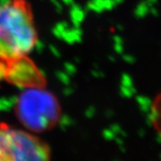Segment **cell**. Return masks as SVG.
Segmentation results:
<instances>
[{"label":"cell","mask_w":161,"mask_h":161,"mask_svg":"<svg viewBox=\"0 0 161 161\" xmlns=\"http://www.w3.org/2000/svg\"><path fill=\"white\" fill-rule=\"evenodd\" d=\"M38 41V31L27 0L0 4V63L25 57Z\"/></svg>","instance_id":"1"},{"label":"cell","mask_w":161,"mask_h":161,"mask_svg":"<svg viewBox=\"0 0 161 161\" xmlns=\"http://www.w3.org/2000/svg\"><path fill=\"white\" fill-rule=\"evenodd\" d=\"M15 113L23 126L31 132L51 129L60 118V107L51 93L41 87L28 88L18 98Z\"/></svg>","instance_id":"2"},{"label":"cell","mask_w":161,"mask_h":161,"mask_svg":"<svg viewBox=\"0 0 161 161\" xmlns=\"http://www.w3.org/2000/svg\"><path fill=\"white\" fill-rule=\"evenodd\" d=\"M0 161H51V150L34 132L2 124Z\"/></svg>","instance_id":"3"},{"label":"cell","mask_w":161,"mask_h":161,"mask_svg":"<svg viewBox=\"0 0 161 161\" xmlns=\"http://www.w3.org/2000/svg\"><path fill=\"white\" fill-rule=\"evenodd\" d=\"M4 79L26 89L42 87L44 82L39 69L27 56L4 63Z\"/></svg>","instance_id":"4"},{"label":"cell","mask_w":161,"mask_h":161,"mask_svg":"<svg viewBox=\"0 0 161 161\" xmlns=\"http://www.w3.org/2000/svg\"><path fill=\"white\" fill-rule=\"evenodd\" d=\"M152 115L155 120L156 125H158L161 127V92L156 97L152 105Z\"/></svg>","instance_id":"5"}]
</instances>
